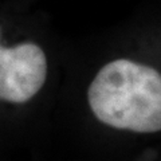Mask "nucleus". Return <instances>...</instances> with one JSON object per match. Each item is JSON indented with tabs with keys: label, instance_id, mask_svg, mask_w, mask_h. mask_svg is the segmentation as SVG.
<instances>
[{
	"label": "nucleus",
	"instance_id": "nucleus-1",
	"mask_svg": "<svg viewBox=\"0 0 161 161\" xmlns=\"http://www.w3.org/2000/svg\"><path fill=\"white\" fill-rule=\"evenodd\" d=\"M87 102L106 126L142 134L161 132V71L133 58H114L94 75Z\"/></svg>",
	"mask_w": 161,
	"mask_h": 161
},
{
	"label": "nucleus",
	"instance_id": "nucleus-2",
	"mask_svg": "<svg viewBox=\"0 0 161 161\" xmlns=\"http://www.w3.org/2000/svg\"><path fill=\"white\" fill-rule=\"evenodd\" d=\"M48 73L46 53L34 42L14 47L0 44V99L26 103L44 86Z\"/></svg>",
	"mask_w": 161,
	"mask_h": 161
},
{
	"label": "nucleus",
	"instance_id": "nucleus-3",
	"mask_svg": "<svg viewBox=\"0 0 161 161\" xmlns=\"http://www.w3.org/2000/svg\"><path fill=\"white\" fill-rule=\"evenodd\" d=\"M0 35H2V28H0Z\"/></svg>",
	"mask_w": 161,
	"mask_h": 161
}]
</instances>
